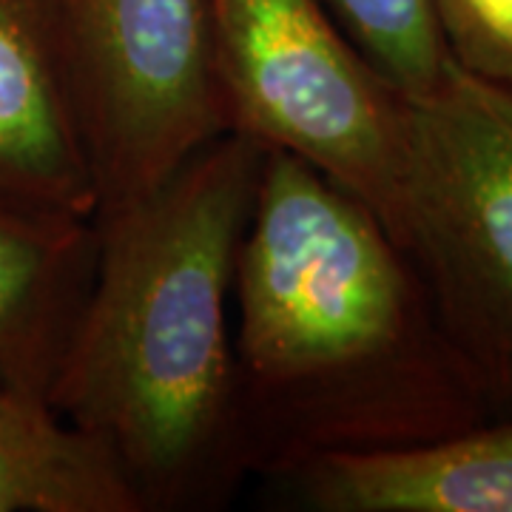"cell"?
<instances>
[{
	"instance_id": "obj_10",
	"label": "cell",
	"mask_w": 512,
	"mask_h": 512,
	"mask_svg": "<svg viewBox=\"0 0 512 512\" xmlns=\"http://www.w3.org/2000/svg\"><path fill=\"white\" fill-rule=\"evenodd\" d=\"M362 55L404 94H427L450 63L433 0H328Z\"/></svg>"
},
{
	"instance_id": "obj_5",
	"label": "cell",
	"mask_w": 512,
	"mask_h": 512,
	"mask_svg": "<svg viewBox=\"0 0 512 512\" xmlns=\"http://www.w3.org/2000/svg\"><path fill=\"white\" fill-rule=\"evenodd\" d=\"M92 157L97 214L163 185L228 134L214 0H52Z\"/></svg>"
},
{
	"instance_id": "obj_6",
	"label": "cell",
	"mask_w": 512,
	"mask_h": 512,
	"mask_svg": "<svg viewBox=\"0 0 512 512\" xmlns=\"http://www.w3.org/2000/svg\"><path fill=\"white\" fill-rule=\"evenodd\" d=\"M0 200L97 217L92 157L52 0H0Z\"/></svg>"
},
{
	"instance_id": "obj_1",
	"label": "cell",
	"mask_w": 512,
	"mask_h": 512,
	"mask_svg": "<svg viewBox=\"0 0 512 512\" xmlns=\"http://www.w3.org/2000/svg\"><path fill=\"white\" fill-rule=\"evenodd\" d=\"M234 365L248 476L490 421L407 251L348 188L282 151L262 157L239 242Z\"/></svg>"
},
{
	"instance_id": "obj_7",
	"label": "cell",
	"mask_w": 512,
	"mask_h": 512,
	"mask_svg": "<svg viewBox=\"0 0 512 512\" xmlns=\"http://www.w3.org/2000/svg\"><path fill=\"white\" fill-rule=\"evenodd\" d=\"M279 481L316 512H512V416L410 447L313 458Z\"/></svg>"
},
{
	"instance_id": "obj_9",
	"label": "cell",
	"mask_w": 512,
	"mask_h": 512,
	"mask_svg": "<svg viewBox=\"0 0 512 512\" xmlns=\"http://www.w3.org/2000/svg\"><path fill=\"white\" fill-rule=\"evenodd\" d=\"M0 512H137L86 436L43 399L0 390Z\"/></svg>"
},
{
	"instance_id": "obj_3",
	"label": "cell",
	"mask_w": 512,
	"mask_h": 512,
	"mask_svg": "<svg viewBox=\"0 0 512 512\" xmlns=\"http://www.w3.org/2000/svg\"><path fill=\"white\" fill-rule=\"evenodd\" d=\"M396 242L490 419L512 416V89L447 63L407 97Z\"/></svg>"
},
{
	"instance_id": "obj_4",
	"label": "cell",
	"mask_w": 512,
	"mask_h": 512,
	"mask_svg": "<svg viewBox=\"0 0 512 512\" xmlns=\"http://www.w3.org/2000/svg\"><path fill=\"white\" fill-rule=\"evenodd\" d=\"M214 74L228 131L305 160L396 234L407 97L319 0H214Z\"/></svg>"
},
{
	"instance_id": "obj_8",
	"label": "cell",
	"mask_w": 512,
	"mask_h": 512,
	"mask_svg": "<svg viewBox=\"0 0 512 512\" xmlns=\"http://www.w3.org/2000/svg\"><path fill=\"white\" fill-rule=\"evenodd\" d=\"M97 259L94 220L0 200V390L43 399Z\"/></svg>"
},
{
	"instance_id": "obj_2",
	"label": "cell",
	"mask_w": 512,
	"mask_h": 512,
	"mask_svg": "<svg viewBox=\"0 0 512 512\" xmlns=\"http://www.w3.org/2000/svg\"><path fill=\"white\" fill-rule=\"evenodd\" d=\"M262 157L228 131L94 217L92 285L46 404L106 456L137 512L222 510L248 478L234 271Z\"/></svg>"
},
{
	"instance_id": "obj_11",
	"label": "cell",
	"mask_w": 512,
	"mask_h": 512,
	"mask_svg": "<svg viewBox=\"0 0 512 512\" xmlns=\"http://www.w3.org/2000/svg\"><path fill=\"white\" fill-rule=\"evenodd\" d=\"M433 12L453 63L512 89V0H433Z\"/></svg>"
}]
</instances>
